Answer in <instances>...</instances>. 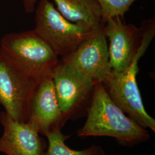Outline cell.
Listing matches in <instances>:
<instances>
[{
	"instance_id": "obj_1",
	"label": "cell",
	"mask_w": 155,
	"mask_h": 155,
	"mask_svg": "<svg viewBox=\"0 0 155 155\" xmlns=\"http://www.w3.org/2000/svg\"><path fill=\"white\" fill-rule=\"evenodd\" d=\"M82 127L77 132L79 137L106 136L120 144L133 146L148 141L150 134L127 116L112 101L103 84H95L94 95Z\"/></svg>"
},
{
	"instance_id": "obj_2",
	"label": "cell",
	"mask_w": 155,
	"mask_h": 155,
	"mask_svg": "<svg viewBox=\"0 0 155 155\" xmlns=\"http://www.w3.org/2000/svg\"><path fill=\"white\" fill-rule=\"evenodd\" d=\"M143 37L139 51L131 64L122 71L111 70L102 82L112 101L140 127L155 132V119L146 111L137 83L139 60L144 55L155 35V18L144 20Z\"/></svg>"
},
{
	"instance_id": "obj_3",
	"label": "cell",
	"mask_w": 155,
	"mask_h": 155,
	"mask_svg": "<svg viewBox=\"0 0 155 155\" xmlns=\"http://www.w3.org/2000/svg\"><path fill=\"white\" fill-rule=\"evenodd\" d=\"M0 54L19 71L39 83L53 77L61 60L34 29L3 36Z\"/></svg>"
},
{
	"instance_id": "obj_4",
	"label": "cell",
	"mask_w": 155,
	"mask_h": 155,
	"mask_svg": "<svg viewBox=\"0 0 155 155\" xmlns=\"http://www.w3.org/2000/svg\"><path fill=\"white\" fill-rule=\"evenodd\" d=\"M35 11L34 30L61 58L72 54L94 31L67 20L50 0H40Z\"/></svg>"
},
{
	"instance_id": "obj_5",
	"label": "cell",
	"mask_w": 155,
	"mask_h": 155,
	"mask_svg": "<svg viewBox=\"0 0 155 155\" xmlns=\"http://www.w3.org/2000/svg\"><path fill=\"white\" fill-rule=\"evenodd\" d=\"M56 95L67 120L87 116L95 82L60 60L53 75Z\"/></svg>"
},
{
	"instance_id": "obj_6",
	"label": "cell",
	"mask_w": 155,
	"mask_h": 155,
	"mask_svg": "<svg viewBox=\"0 0 155 155\" xmlns=\"http://www.w3.org/2000/svg\"><path fill=\"white\" fill-rule=\"evenodd\" d=\"M40 83L19 71L0 54V105L15 121L28 122L31 101Z\"/></svg>"
},
{
	"instance_id": "obj_7",
	"label": "cell",
	"mask_w": 155,
	"mask_h": 155,
	"mask_svg": "<svg viewBox=\"0 0 155 155\" xmlns=\"http://www.w3.org/2000/svg\"><path fill=\"white\" fill-rule=\"evenodd\" d=\"M61 59L84 76L102 83L111 71L104 24L94 30L72 54Z\"/></svg>"
},
{
	"instance_id": "obj_8",
	"label": "cell",
	"mask_w": 155,
	"mask_h": 155,
	"mask_svg": "<svg viewBox=\"0 0 155 155\" xmlns=\"http://www.w3.org/2000/svg\"><path fill=\"white\" fill-rule=\"evenodd\" d=\"M106 37L109 40V59L111 69L122 71L133 61L143 37L144 29L127 24L121 17L109 18L104 24Z\"/></svg>"
},
{
	"instance_id": "obj_9",
	"label": "cell",
	"mask_w": 155,
	"mask_h": 155,
	"mask_svg": "<svg viewBox=\"0 0 155 155\" xmlns=\"http://www.w3.org/2000/svg\"><path fill=\"white\" fill-rule=\"evenodd\" d=\"M67 120L59 104L52 78L40 83L31 101L28 123L47 137L61 130Z\"/></svg>"
},
{
	"instance_id": "obj_10",
	"label": "cell",
	"mask_w": 155,
	"mask_h": 155,
	"mask_svg": "<svg viewBox=\"0 0 155 155\" xmlns=\"http://www.w3.org/2000/svg\"><path fill=\"white\" fill-rule=\"evenodd\" d=\"M4 129L0 138V152L6 155H43L48 144L29 123L15 121L5 111L0 113Z\"/></svg>"
},
{
	"instance_id": "obj_11",
	"label": "cell",
	"mask_w": 155,
	"mask_h": 155,
	"mask_svg": "<svg viewBox=\"0 0 155 155\" xmlns=\"http://www.w3.org/2000/svg\"><path fill=\"white\" fill-rule=\"evenodd\" d=\"M56 9L67 20L95 30L103 23L101 9L97 0H52Z\"/></svg>"
},
{
	"instance_id": "obj_12",
	"label": "cell",
	"mask_w": 155,
	"mask_h": 155,
	"mask_svg": "<svg viewBox=\"0 0 155 155\" xmlns=\"http://www.w3.org/2000/svg\"><path fill=\"white\" fill-rule=\"evenodd\" d=\"M70 137L57 130L47 136L48 147L43 155H105L103 148L98 145H93L88 148L77 150L70 148L65 141Z\"/></svg>"
},
{
	"instance_id": "obj_13",
	"label": "cell",
	"mask_w": 155,
	"mask_h": 155,
	"mask_svg": "<svg viewBox=\"0 0 155 155\" xmlns=\"http://www.w3.org/2000/svg\"><path fill=\"white\" fill-rule=\"evenodd\" d=\"M101 9L102 22L105 24L110 18L121 17L124 19L125 14L136 0H97Z\"/></svg>"
},
{
	"instance_id": "obj_14",
	"label": "cell",
	"mask_w": 155,
	"mask_h": 155,
	"mask_svg": "<svg viewBox=\"0 0 155 155\" xmlns=\"http://www.w3.org/2000/svg\"><path fill=\"white\" fill-rule=\"evenodd\" d=\"M36 1L37 0H22L25 12L28 13H31L35 11Z\"/></svg>"
}]
</instances>
